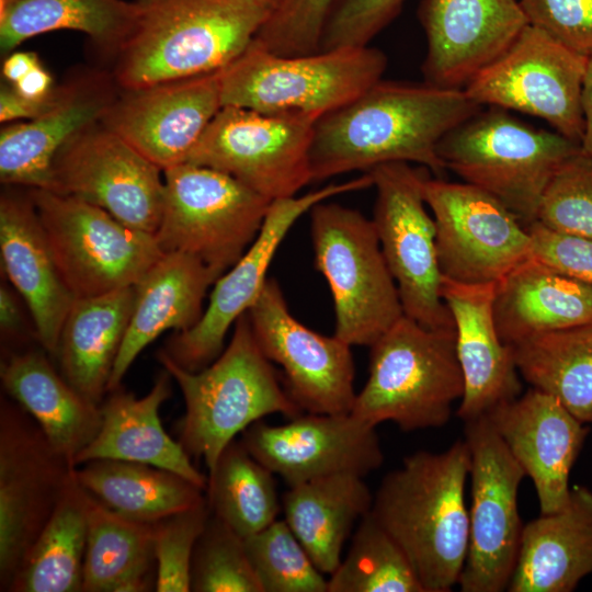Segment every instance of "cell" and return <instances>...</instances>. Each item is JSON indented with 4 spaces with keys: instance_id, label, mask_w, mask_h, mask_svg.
Returning a JSON list of instances; mask_svg holds the SVG:
<instances>
[{
    "instance_id": "6da1fadb",
    "label": "cell",
    "mask_w": 592,
    "mask_h": 592,
    "mask_svg": "<svg viewBox=\"0 0 592 592\" xmlns=\"http://www.w3.org/2000/svg\"><path fill=\"white\" fill-rule=\"evenodd\" d=\"M481 109L464 89L380 79L317 119L311 182L389 162H414L441 174L440 141Z\"/></svg>"
},
{
    "instance_id": "7a4b0ae2",
    "label": "cell",
    "mask_w": 592,
    "mask_h": 592,
    "mask_svg": "<svg viewBox=\"0 0 592 592\" xmlns=\"http://www.w3.org/2000/svg\"><path fill=\"white\" fill-rule=\"evenodd\" d=\"M470 454L465 441L446 451H419L388 473L372 513L410 559L425 592L458 584L469 542L465 488Z\"/></svg>"
},
{
    "instance_id": "3957f363",
    "label": "cell",
    "mask_w": 592,
    "mask_h": 592,
    "mask_svg": "<svg viewBox=\"0 0 592 592\" xmlns=\"http://www.w3.org/2000/svg\"><path fill=\"white\" fill-rule=\"evenodd\" d=\"M134 27L115 56L121 90L217 72L272 15L261 0H136Z\"/></svg>"
},
{
    "instance_id": "277c9868",
    "label": "cell",
    "mask_w": 592,
    "mask_h": 592,
    "mask_svg": "<svg viewBox=\"0 0 592 592\" xmlns=\"http://www.w3.org/2000/svg\"><path fill=\"white\" fill-rule=\"evenodd\" d=\"M234 326L228 345L201 371L180 367L162 350L156 354L184 398L177 440L191 458L204 460L208 473L223 449L252 423L273 413L288 419L303 413L261 351L248 314Z\"/></svg>"
},
{
    "instance_id": "5b68a950",
    "label": "cell",
    "mask_w": 592,
    "mask_h": 592,
    "mask_svg": "<svg viewBox=\"0 0 592 592\" xmlns=\"http://www.w3.org/2000/svg\"><path fill=\"white\" fill-rule=\"evenodd\" d=\"M369 348V375L356 394L354 417L407 432L448 422L465 389L455 328H426L403 315Z\"/></svg>"
},
{
    "instance_id": "8992f818",
    "label": "cell",
    "mask_w": 592,
    "mask_h": 592,
    "mask_svg": "<svg viewBox=\"0 0 592 592\" xmlns=\"http://www.w3.org/2000/svg\"><path fill=\"white\" fill-rule=\"evenodd\" d=\"M580 150L579 143L556 130L489 107L447 133L437 155L445 170L492 195L527 227L553 177Z\"/></svg>"
},
{
    "instance_id": "52a82bcc",
    "label": "cell",
    "mask_w": 592,
    "mask_h": 592,
    "mask_svg": "<svg viewBox=\"0 0 592 592\" xmlns=\"http://www.w3.org/2000/svg\"><path fill=\"white\" fill-rule=\"evenodd\" d=\"M386 67V55L375 47H339L282 56L253 39L218 71L221 105L320 117L383 79Z\"/></svg>"
},
{
    "instance_id": "ba28073f",
    "label": "cell",
    "mask_w": 592,
    "mask_h": 592,
    "mask_svg": "<svg viewBox=\"0 0 592 592\" xmlns=\"http://www.w3.org/2000/svg\"><path fill=\"white\" fill-rule=\"evenodd\" d=\"M315 267L334 305V335L371 346L405 314L372 218L326 201L310 210Z\"/></svg>"
},
{
    "instance_id": "9c48e42d",
    "label": "cell",
    "mask_w": 592,
    "mask_h": 592,
    "mask_svg": "<svg viewBox=\"0 0 592 592\" xmlns=\"http://www.w3.org/2000/svg\"><path fill=\"white\" fill-rule=\"evenodd\" d=\"M163 181L155 234L160 249L192 255L219 278L254 241L272 201L227 173L189 162L164 170Z\"/></svg>"
},
{
    "instance_id": "30bf717a",
    "label": "cell",
    "mask_w": 592,
    "mask_h": 592,
    "mask_svg": "<svg viewBox=\"0 0 592 592\" xmlns=\"http://www.w3.org/2000/svg\"><path fill=\"white\" fill-rule=\"evenodd\" d=\"M29 192L75 299L133 286L164 254L155 235L128 227L95 205L47 190Z\"/></svg>"
},
{
    "instance_id": "8fae6325",
    "label": "cell",
    "mask_w": 592,
    "mask_h": 592,
    "mask_svg": "<svg viewBox=\"0 0 592 592\" xmlns=\"http://www.w3.org/2000/svg\"><path fill=\"white\" fill-rule=\"evenodd\" d=\"M319 116L221 106L189 163L227 173L270 201L311 183L310 148Z\"/></svg>"
},
{
    "instance_id": "7c38bea8",
    "label": "cell",
    "mask_w": 592,
    "mask_h": 592,
    "mask_svg": "<svg viewBox=\"0 0 592 592\" xmlns=\"http://www.w3.org/2000/svg\"><path fill=\"white\" fill-rule=\"evenodd\" d=\"M75 467L11 398L0 402V591L10 584L46 525Z\"/></svg>"
},
{
    "instance_id": "4fadbf2b",
    "label": "cell",
    "mask_w": 592,
    "mask_h": 592,
    "mask_svg": "<svg viewBox=\"0 0 592 592\" xmlns=\"http://www.w3.org/2000/svg\"><path fill=\"white\" fill-rule=\"evenodd\" d=\"M368 173L376 189L373 224L396 282L403 314L432 329H453L444 303L436 230L423 193V172L408 162H389Z\"/></svg>"
},
{
    "instance_id": "5bb4252c",
    "label": "cell",
    "mask_w": 592,
    "mask_h": 592,
    "mask_svg": "<svg viewBox=\"0 0 592 592\" xmlns=\"http://www.w3.org/2000/svg\"><path fill=\"white\" fill-rule=\"evenodd\" d=\"M589 58L527 24L509 48L464 88L480 106L513 110L546 121L579 143L582 90Z\"/></svg>"
},
{
    "instance_id": "9a60e30c",
    "label": "cell",
    "mask_w": 592,
    "mask_h": 592,
    "mask_svg": "<svg viewBox=\"0 0 592 592\" xmlns=\"http://www.w3.org/2000/svg\"><path fill=\"white\" fill-rule=\"evenodd\" d=\"M464 423L471 503L468 551L458 585L463 592H502L520 551L524 524L517 493L526 475L486 415Z\"/></svg>"
},
{
    "instance_id": "2e32d148",
    "label": "cell",
    "mask_w": 592,
    "mask_h": 592,
    "mask_svg": "<svg viewBox=\"0 0 592 592\" xmlns=\"http://www.w3.org/2000/svg\"><path fill=\"white\" fill-rule=\"evenodd\" d=\"M423 193L435 223L444 278L462 284L497 283L531 258L527 228L492 195L466 182L428 175Z\"/></svg>"
},
{
    "instance_id": "e0dca14e",
    "label": "cell",
    "mask_w": 592,
    "mask_h": 592,
    "mask_svg": "<svg viewBox=\"0 0 592 592\" xmlns=\"http://www.w3.org/2000/svg\"><path fill=\"white\" fill-rule=\"evenodd\" d=\"M373 186L369 173L331 183L301 196L271 202L263 225L239 261L215 283L206 310L184 331H177L161 349L180 367L197 372L224 351L230 327L247 312L261 293L272 259L293 225L316 204L332 196Z\"/></svg>"
},
{
    "instance_id": "ac0fdd59",
    "label": "cell",
    "mask_w": 592,
    "mask_h": 592,
    "mask_svg": "<svg viewBox=\"0 0 592 592\" xmlns=\"http://www.w3.org/2000/svg\"><path fill=\"white\" fill-rule=\"evenodd\" d=\"M47 191L95 205L124 225L155 235L163 171L101 122L58 152Z\"/></svg>"
},
{
    "instance_id": "d6986e66",
    "label": "cell",
    "mask_w": 592,
    "mask_h": 592,
    "mask_svg": "<svg viewBox=\"0 0 592 592\" xmlns=\"http://www.w3.org/2000/svg\"><path fill=\"white\" fill-rule=\"evenodd\" d=\"M263 354L282 367L284 387L303 412L351 413L356 392L351 345L298 321L274 278L247 311Z\"/></svg>"
},
{
    "instance_id": "ffe728a7",
    "label": "cell",
    "mask_w": 592,
    "mask_h": 592,
    "mask_svg": "<svg viewBox=\"0 0 592 592\" xmlns=\"http://www.w3.org/2000/svg\"><path fill=\"white\" fill-rule=\"evenodd\" d=\"M375 429L352 413L304 412L282 425L259 420L241 433L240 441L293 487L341 473L365 477L378 469L384 453Z\"/></svg>"
},
{
    "instance_id": "44dd1931",
    "label": "cell",
    "mask_w": 592,
    "mask_h": 592,
    "mask_svg": "<svg viewBox=\"0 0 592 592\" xmlns=\"http://www.w3.org/2000/svg\"><path fill=\"white\" fill-rule=\"evenodd\" d=\"M121 91L102 123L162 171L187 161L223 106L218 71Z\"/></svg>"
},
{
    "instance_id": "7402d4cb",
    "label": "cell",
    "mask_w": 592,
    "mask_h": 592,
    "mask_svg": "<svg viewBox=\"0 0 592 592\" xmlns=\"http://www.w3.org/2000/svg\"><path fill=\"white\" fill-rule=\"evenodd\" d=\"M113 75L83 70L56 86L38 116L0 130V181L7 186L49 190L58 152L76 136L101 123L118 96Z\"/></svg>"
},
{
    "instance_id": "603a6c76",
    "label": "cell",
    "mask_w": 592,
    "mask_h": 592,
    "mask_svg": "<svg viewBox=\"0 0 592 592\" xmlns=\"http://www.w3.org/2000/svg\"><path fill=\"white\" fill-rule=\"evenodd\" d=\"M485 415L531 478L540 513L563 508L571 490L570 473L589 426L555 397L533 387Z\"/></svg>"
},
{
    "instance_id": "cb8c5ba5",
    "label": "cell",
    "mask_w": 592,
    "mask_h": 592,
    "mask_svg": "<svg viewBox=\"0 0 592 592\" xmlns=\"http://www.w3.org/2000/svg\"><path fill=\"white\" fill-rule=\"evenodd\" d=\"M421 18L424 81L453 89H464L528 24L516 0H426Z\"/></svg>"
},
{
    "instance_id": "d4e9b609",
    "label": "cell",
    "mask_w": 592,
    "mask_h": 592,
    "mask_svg": "<svg viewBox=\"0 0 592 592\" xmlns=\"http://www.w3.org/2000/svg\"><path fill=\"white\" fill-rule=\"evenodd\" d=\"M494 286L442 281L441 295L454 320L464 376V395L456 412L464 422L522 392L513 348L502 341L496 325Z\"/></svg>"
},
{
    "instance_id": "484cf974",
    "label": "cell",
    "mask_w": 592,
    "mask_h": 592,
    "mask_svg": "<svg viewBox=\"0 0 592 592\" xmlns=\"http://www.w3.org/2000/svg\"><path fill=\"white\" fill-rule=\"evenodd\" d=\"M0 251L2 270L31 314L37 342L54 357L75 298L57 269L29 191L1 194Z\"/></svg>"
},
{
    "instance_id": "4316f807",
    "label": "cell",
    "mask_w": 592,
    "mask_h": 592,
    "mask_svg": "<svg viewBox=\"0 0 592 592\" xmlns=\"http://www.w3.org/2000/svg\"><path fill=\"white\" fill-rule=\"evenodd\" d=\"M171 379L164 369L143 397L121 386L109 391L100 405V430L78 455L75 467L93 459L144 463L177 473L206 490L208 477L166 432L159 417L160 407L172 394Z\"/></svg>"
},
{
    "instance_id": "83f0119b",
    "label": "cell",
    "mask_w": 592,
    "mask_h": 592,
    "mask_svg": "<svg viewBox=\"0 0 592 592\" xmlns=\"http://www.w3.org/2000/svg\"><path fill=\"white\" fill-rule=\"evenodd\" d=\"M218 276L198 259L164 253L134 285L128 328L116 357L107 392L121 382L139 353L163 332L184 331L203 315L206 292Z\"/></svg>"
},
{
    "instance_id": "f1b7e54d",
    "label": "cell",
    "mask_w": 592,
    "mask_h": 592,
    "mask_svg": "<svg viewBox=\"0 0 592 592\" xmlns=\"http://www.w3.org/2000/svg\"><path fill=\"white\" fill-rule=\"evenodd\" d=\"M592 573V490L574 486L563 508L524 525L509 592H571Z\"/></svg>"
},
{
    "instance_id": "f546056e",
    "label": "cell",
    "mask_w": 592,
    "mask_h": 592,
    "mask_svg": "<svg viewBox=\"0 0 592 592\" xmlns=\"http://www.w3.org/2000/svg\"><path fill=\"white\" fill-rule=\"evenodd\" d=\"M0 378L8 397L35 420L54 448L75 467L78 455L100 430V406L66 380L44 349L4 353Z\"/></svg>"
},
{
    "instance_id": "4dcf8cb0",
    "label": "cell",
    "mask_w": 592,
    "mask_h": 592,
    "mask_svg": "<svg viewBox=\"0 0 592 592\" xmlns=\"http://www.w3.org/2000/svg\"><path fill=\"white\" fill-rule=\"evenodd\" d=\"M493 311L502 341L514 346L592 323V285L531 257L496 283Z\"/></svg>"
},
{
    "instance_id": "1f68e13d",
    "label": "cell",
    "mask_w": 592,
    "mask_h": 592,
    "mask_svg": "<svg viewBox=\"0 0 592 592\" xmlns=\"http://www.w3.org/2000/svg\"><path fill=\"white\" fill-rule=\"evenodd\" d=\"M135 288L75 299L60 331L54 357L66 380L100 406L134 308Z\"/></svg>"
},
{
    "instance_id": "d6a6232c",
    "label": "cell",
    "mask_w": 592,
    "mask_h": 592,
    "mask_svg": "<svg viewBox=\"0 0 592 592\" xmlns=\"http://www.w3.org/2000/svg\"><path fill=\"white\" fill-rule=\"evenodd\" d=\"M373 501L362 476L341 473L289 487L282 508L284 521L317 568L332 574L355 522L372 510Z\"/></svg>"
},
{
    "instance_id": "836d02e7",
    "label": "cell",
    "mask_w": 592,
    "mask_h": 592,
    "mask_svg": "<svg viewBox=\"0 0 592 592\" xmlns=\"http://www.w3.org/2000/svg\"><path fill=\"white\" fill-rule=\"evenodd\" d=\"M77 482L95 500L133 521L153 524L203 502L204 488L149 464L93 459L75 467Z\"/></svg>"
},
{
    "instance_id": "e575fe53",
    "label": "cell",
    "mask_w": 592,
    "mask_h": 592,
    "mask_svg": "<svg viewBox=\"0 0 592 592\" xmlns=\"http://www.w3.org/2000/svg\"><path fill=\"white\" fill-rule=\"evenodd\" d=\"M137 18L136 2L125 0H0V50L53 31L84 33L104 53L116 56Z\"/></svg>"
},
{
    "instance_id": "d590c367",
    "label": "cell",
    "mask_w": 592,
    "mask_h": 592,
    "mask_svg": "<svg viewBox=\"0 0 592 592\" xmlns=\"http://www.w3.org/2000/svg\"><path fill=\"white\" fill-rule=\"evenodd\" d=\"M153 524L129 520L90 496L82 592L156 589Z\"/></svg>"
},
{
    "instance_id": "8d00e7d4",
    "label": "cell",
    "mask_w": 592,
    "mask_h": 592,
    "mask_svg": "<svg viewBox=\"0 0 592 592\" xmlns=\"http://www.w3.org/2000/svg\"><path fill=\"white\" fill-rule=\"evenodd\" d=\"M89 504L90 494L73 478L8 592H82Z\"/></svg>"
},
{
    "instance_id": "74e56055",
    "label": "cell",
    "mask_w": 592,
    "mask_h": 592,
    "mask_svg": "<svg viewBox=\"0 0 592 592\" xmlns=\"http://www.w3.org/2000/svg\"><path fill=\"white\" fill-rule=\"evenodd\" d=\"M512 348L520 376L531 387L555 397L582 423H592V323Z\"/></svg>"
},
{
    "instance_id": "f35d334b",
    "label": "cell",
    "mask_w": 592,
    "mask_h": 592,
    "mask_svg": "<svg viewBox=\"0 0 592 592\" xmlns=\"http://www.w3.org/2000/svg\"><path fill=\"white\" fill-rule=\"evenodd\" d=\"M273 475L235 439L207 474L210 513L242 538L269 526L281 508Z\"/></svg>"
},
{
    "instance_id": "ab89813d",
    "label": "cell",
    "mask_w": 592,
    "mask_h": 592,
    "mask_svg": "<svg viewBox=\"0 0 592 592\" xmlns=\"http://www.w3.org/2000/svg\"><path fill=\"white\" fill-rule=\"evenodd\" d=\"M328 592H425L405 550L372 511L362 519Z\"/></svg>"
},
{
    "instance_id": "60d3db41",
    "label": "cell",
    "mask_w": 592,
    "mask_h": 592,
    "mask_svg": "<svg viewBox=\"0 0 592 592\" xmlns=\"http://www.w3.org/2000/svg\"><path fill=\"white\" fill-rule=\"evenodd\" d=\"M263 592H328V580L284 520L243 538Z\"/></svg>"
},
{
    "instance_id": "b9f144b4",
    "label": "cell",
    "mask_w": 592,
    "mask_h": 592,
    "mask_svg": "<svg viewBox=\"0 0 592 592\" xmlns=\"http://www.w3.org/2000/svg\"><path fill=\"white\" fill-rule=\"evenodd\" d=\"M193 592H263L241 536L210 513L190 570Z\"/></svg>"
},
{
    "instance_id": "7bdbcfd3",
    "label": "cell",
    "mask_w": 592,
    "mask_h": 592,
    "mask_svg": "<svg viewBox=\"0 0 592 592\" xmlns=\"http://www.w3.org/2000/svg\"><path fill=\"white\" fill-rule=\"evenodd\" d=\"M546 227L592 239V157L580 150L549 182L537 213Z\"/></svg>"
},
{
    "instance_id": "ee69618b",
    "label": "cell",
    "mask_w": 592,
    "mask_h": 592,
    "mask_svg": "<svg viewBox=\"0 0 592 592\" xmlns=\"http://www.w3.org/2000/svg\"><path fill=\"white\" fill-rule=\"evenodd\" d=\"M210 509L203 502L153 523L157 592H190L193 550Z\"/></svg>"
},
{
    "instance_id": "f6af8a7d",
    "label": "cell",
    "mask_w": 592,
    "mask_h": 592,
    "mask_svg": "<svg viewBox=\"0 0 592 592\" xmlns=\"http://www.w3.org/2000/svg\"><path fill=\"white\" fill-rule=\"evenodd\" d=\"M334 1L285 0L258 32L254 42L282 56L319 52Z\"/></svg>"
},
{
    "instance_id": "bcb514c9",
    "label": "cell",
    "mask_w": 592,
    "mask_h": 592,
    "mask_svg": "<svg viewBox=\"0 0 592 592\" xmlns=\"http://www.w3.org/2000/svg\"><path fill=\"white\" fill-rule=\"evenodd\" d=\"M406 0H342L325 26L320 50L368 46Z\"/></svg>"
},
{
    "instance_id": "7dc6e473",
    "label": "cell",
    "mask_w": 592,
    "mask_h": 592,
    "mask_svg": "<svg viewBox=\"0 0 592 592\" xmlns=\"http://www.w3.org/2000/svg\"><path fill=\"white\" fill-rule=\"evenodd\" d=\"M528 23L571 50L592 57V0H520Z\"/></svg>"
},
{
    "instance_id": "c3c4849f",
    "label": "cell",
    "mask_w": 592,
    "mask_h": 592,
    "mask_svg": "<svg viewBox=\"0 0 592 592\" xmlns=\"http://www.w3.org/2000/svg\"><path fill=\"white\" fill-rule=\"evenodd\" d=\"M526 228L532 241V258L592 285L591 238L557 231L537 220Z\"/></svg>"
},
{
    "instance_id": "681fc988",
    "label": "cell",
    "mask_w": 592,
    "mask_h": 592,
    "mask_svg": "<svg viewBox=\"0 0 592 592\" xmlns=\"http://www.w3.org/2000/svg\"><path fill=\"white\" fill-rule=\"evenodd\" d=\"M22 297L8 284L0 287V331L1 340L5 344H23L26 340Z\"/></svg>"
},
{
    "instance_id": "f907efd6",
    "label": "cell",
    "mask_w": 592,
    "mask_h": 592,
    "mask_svg": "<svg viewBox=\"0 0 592 592\" xmlns=\"http://www.w3.org/2000/svg\"><path fill=\"white\" fill-rule=\"evenodd\" d=\"M55 90L45 101H33L20 95L9 83H2L0 88V122L5 125L41 115L50 105Z\"/></svg>"
},
{
    "instance_id": "816d5d0a",
    "label": "cell",
    "mask_w": 592,
    "mask_h": 592,
    "mask_svg": "<svg viewBox=\"0 0 592 592\" xmlns=\"http://www.w3.org/2000/svg\"><path fill=\"white\" fill-rule=\"evenodd\" d=\"M11 87L23 98L33 101L47 100L56 88L52 75L42 64L33 68Z\"/></svg>"
},
{
    "instance_id": "f5cc1de1",
    "label": "cell",
    "mask_w": 592,
    "mask_h": 592,
    "mask_svg": "<svg viewBox=\"0 0 592 592\" xmlns=\"http://www.w3.org/2000/svg\"><path fill=\"white\" fill-rule=\"evenodd\" d=\"M39 64L42 62L36 53L14 50L4 56L1 75L4 81L12 86Z\"/></svg>"
},
{
    "instance_id": "db71d44e",
    "label": "cell",
    "mask_w": 592,
    "mask_h": 592,
    "mask_svg": "<svg viewBox=\"0 0 592 592\" xmlns=\"http://www.w3.org/2000/svg\"><path fill=\"white\" fill-rule=\"evenodd\" d=\"M584 129L580 141L582 152L592 157V57L588 60L582 90Z\"/></svg>"
},
{
    "instance_id": "11a10c76",
    "label": "cell",
    "mask_w": 592,
    "mask_h": 592,
    "mask_svg": "<svg viewBox=\"0 0 592 592\" xmlns=\"http://www.w3.org/2000/svg\"><path fill=\"white\" fill-rule=\"evenodd\" d=\"M264 4H266L272 12H275L284 2L285 0H261Z\"/></svg>"
}]
</instances>
